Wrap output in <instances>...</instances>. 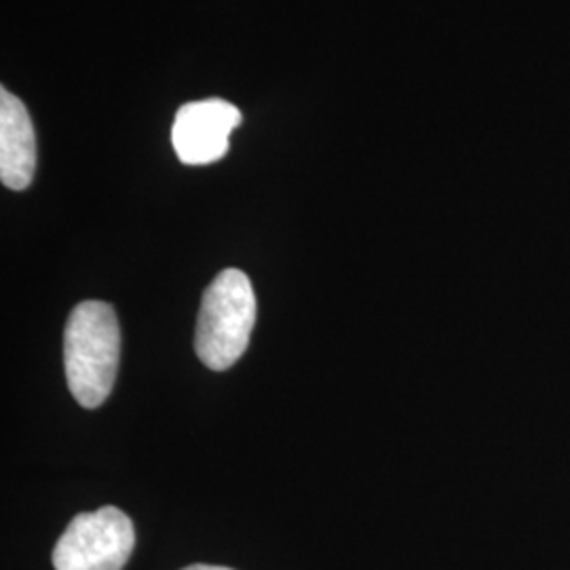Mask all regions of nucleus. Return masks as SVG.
I'll return each instance as SVG.
<instances>
[{"instance_id": "39448f33", "label": "nucleus", "mask_w": 570, "mask_h": 570, "mask_svg": "<svg viewBox=\"0 0 570 570\" xmlns=\"http://www.w3.org/2000/svg\"><path fill=\"white\" fill-rule=\"evenodd\" d=\"M37 171V136L26 106L0 89V180L11 190H26Z\"/></svg>"}, {"instance_id": "20e7f679", "label": "nucleus", "mask_w": 570, "mask_h": 570, "mask_svg": "<svg viewBox=\"0 0 570 570\" xmlns=\"http://www.w3.org/2000/svg\"><path fill=\"white\" fill-rule=\"evenodd\" d=\"M244 121L242 110L233 104L212 98L184 104L176 112L171 142L184 165H209L228 153L230 134Z\"/></svg>"}, {"instance_id": "7ed1b4c3", "label": "nucleus", "mask_w": 570, "mask_h": 570, "mask_svg": "<svg viewBox=\"0 0 570 570\" xmlns=\"http://www.w3.org/2000/svg\"><path fill=\"white\" fill-rule=\"evenodd\" d=\"M136 546V530L119 508L79 513L53 550L56 570H122Z\"/></svg>"}, {"instance_id": "423d86ee", "label": "nucleus", "mask_w": 570, "mask_h": 570, "mask_svg": "<svg viewBox=\"0 0 570 570\" xmlns=\"http://www.w3.org/2000/svg\"><path fill=\"white\" fill-rule=\"evenodd\" d=\"M183 570H233L226 569V567H212V564H193V567H186Z\"/></svg>"}, {"instance_id": "f257e3e1", "label": "nucleus", "mask_w": 570, "mask_h": 570, "mask_svg": "<svg viewBox=\"0 0 570 570\" xmlns=\"http://www.w3.org/2000/svg\"><path fill=\"white\" fill-rule=\"evenodd\" d=\"M121 327L115 308L100 301L75 306L63 330V367L72 397L82 407L102 406L115 387Z\"/></svg>"}, {"instance_id": "f03ea898", "label": "nucleus", "mask_w": 570, "mask_h": 570, "mask_svg": "<svg viewBox=\"0 0 570 570\" xmlns=\"http://www.w3.org/2000/svg\"><path fill=\"white\" fill-rule=\"evenodd\" d=\"M256 324V294L239 268H226L205 289L195 351L205 366L223 372L239 362Z\"/></svg>"}]
</instances>
